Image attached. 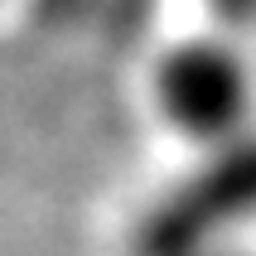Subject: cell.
I'll return each mask as SVG.
<instances>
[{"label": "cell", "instance_id": "1", "mask_svg": "<svg viewBox=\"0 0 256 256\" xmlns=\"http://www.w3.org/2000/svg\"><path fill=\"white\" fill-rule=\"evenodd\" d=\"M256 218V136L213 150L140 218L130 256H203L237 222Z\"/></svg>", "mask_w": 256, "mask_h": 256}, {"label": "cell", "instance_id": "2", "mask_svg": "<svg viewBox=\"0 0 256 256\" xmlns=\"http://www.w3.org/2000/svg\"><path fill=\"white\" fill-rule=\"evenodd\" d=\"M155 106L179 136L222 150V145L242 140L246 112H252L246 63L232 48L208 39L179 44L155 68Z\"/></svg>", "mask_w": 256, "mask_h": 256}]
</instances>
